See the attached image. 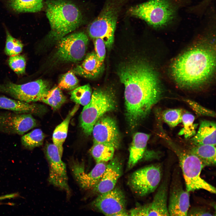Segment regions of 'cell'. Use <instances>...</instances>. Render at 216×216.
<instances>
[{
	"mask_svg": "<svg viewBox=\"0 0 216 216\" xmlns=\"http://www.w3.org/2000/svg\"><path fill=\"white\" fill-rule=\"evenodd\" d=\"M92 133L94 143H101L117 148L120 136L116 123L109 116H103L96 122Z\"/></svg>",
	"mask_w": 216,
	"mask_h": 216,
	"instance_id": "cell-14",
	"label": "cell"
},
{
	"mask_svg": "<svg viewBox=\"0 0 216 216\" xmlns=\"http://www.w3.org/2000/svg\"><path fill=\"white\" fill-rule=\"evenodd\" d=\"M215 50L208 42H202L181 53L171 64V75L182 88L200 89L213 76L216 66Z\"/></svg>",
	"mask_w": 216,
	"mask_h": 216,
	"instance_id": "cell-2",
	"label": "cell"
},
{
	"mask_svg": "<svg viewBox=\"0 0 216 216\" xmlns=\"http://www.w3.org/2000/svg\"><path fill=\"white\" fill-rule=\"evenodd\" d=\"M189 192L183 189L178 178L172 180L168 209L169 215L187 216L190 207Z\"/></svg>",
	"mask_w": 216,
	"mask_h": 216,
	"instance_id": "cell-16",
	"label": "cell"
},
{
	"mask_svg": "<svg viewBox=\"0 0 216 216\" xmlns=\"http://www.w3.org/2000/svg\"><path fill=\"white\" fill-rule=\"evenodd\" d=\"M210 0H206L205 1L206 2H209V1Z\"/></svg>",
	"mask_w": 216,
	"mask_h": 216,
	"instance_id": "cell-38",
	"label": "cell"
},
{
	"mask_svg": "<svg viewBox=\"0 0 216 216\" xmlns=\"http://www.w3.org/2000/svg\"><path fill=\"white\" fill-rule=\"evenodd\" d=\"M184 101L198 115L214 117L215 116V112L211 110L204 107L195 101L186 99Z\"/></svg>",
	"mask_w": 216,
	"mask_h": 216,
	"instance_id": "cell-35",
	"label": "cell"
},
{
	"mask_svg": "<svg viewBox=\"0 0 216 216\" xmlns=\"http://www.w3.org/2000/svg\"><path fill=\"white\" fill-rule=\"evenodd\" d=\"M216 125L214 122L201 121L197 132L190 141L193 146L210 145L216 146Z\"/></svg>",
	"mask_w": 216,
	"mask_h": 216,
	"instance_id": "cell-21",
	"label": "cell"
},
{
	"mask_svg": "<svg viewBox=\"0 0 216 216\" xmlns=\"http://www.w3.org/2000/svg\"><path fill=\"white\" fill-rule=\"evenodd\" d=\"M150 135L141 132H137L134 135L129 148V156L128 166L129 169L133 167L142 158Z\"/></svg>",
	"mask_w": 216,
	"mask_h": 216,
	"instance_id": "cell-22",
	"label": "cell"
},
{
	"mask_svg": "<svg viewBox=\"0 0 216 216\" xmlns=\"http://www.w3.org/2000/svg\"><path fill=\"white\" fill-rule=\"evenodd\" d=\"M215 146L210 145L193 146L188 151L197 157L204 167L214 166L216 165Z\"/></svg>",
	"mask_w": 216,
	"mask_h": 216,
	"instance_id": "cell-25",
	"label": "cell"
},
{
	"mask_svg": "<svg viewBox=\"0 0 216 216\" xmlns=\"http://www.w3.org/2000/svg\"><path fill=\"white\" fill-rule=\"evenodd\" d=\"M187 215L190 216H213L210 211L202 208H194L188 211Z\"/></svg>",
	"mask_w": 216,
	"mask_h": 216,
	"instance_id": "cell-37",
	"label": "cell"
},
{
	"mask_svg": "<svg viewBox=\"0 0 216 216\" xmlns=\"http://www.w3.org/2000/svg\"><path fill=\"white\" fill-rule=\"evenodd\" d=\"M37 125L32 115L14 112H0V132L22 135Z\"/></svg>",
	"mask_w": 216,
	"mask_h": 216,
	"instance_id": "cell-13",
	"label": "cell"
},
{
	"mask_svg": "<svg viewBox=\"0 0 216 216\" xmlns=\"http://www.w3.org/2000/svg\"><path fill=\"white\" fill-rule=\"evenodd\" d=\"M79 86V80L72 71L63 74L61 77L58 86L60 88L73 90Z\"/></svg>",
	"mask_w": 216,
	"mask_h": 216,
	"instance_id": "cell-34",
	"label": "cell"
},
{
	"mask_svg": "<svg viewBox=\"0 0 216 216\" xmlns=\"http://www.w3.org/2000/svg\"><path fill=\"white\" fill-rule=\"evenodd\" d=\"M95 52L99 60L104 62L106 54V46L103 40L100 38L93 39Z\"/></svg>",
	"mask_w": 216,
	"mask_h": 216,
	"instance_id": "cell-36",
	"label": "cell"
},
{
	"mask_svg": "<svg viewBox=\"0 0 216 216\" xmlns=\"http://www.w3.org/2000/svg\"><path fill=\"white\" fill-rule=\"evenodd\" d=\"M122 173V165L117 158L110 161L100 179L93 188L94 192L99 194L107 192L115 188Z\"/></svg>",
	"mask_w": 216,
	"mask_h": 216,
	"instance_id": "cell-18",
	"label": "cell"
},
{
	"mask_svg": "<svg viewBox=\"0 0 216 216\" xmlns=\"http://www.w3.org/2000/svg\"><path fill=\"white\" fill-rule=\"evenodd\" d=\"M45 137L44 134L41 129H36L22 136L21 142L24 147L32 150L41 146Z\"/></svg>",
	"mask_w": 216,
	"mask_h": 216,
	"instance_id": "cell-28",
	"label": "cell"
},
{
	"mask_svg": "<svg viewBox=\"0 0 216 216\" xmlns=\"http://www.w3.org/2000/svg\"><path fill=\"white\" fill-rule=\"evenodd\" d=\"M49 88L48 82L41 79L22 84L15 83L9 80L0 83V92L28 103L40 101L43 95Z\"/></svg>",
	"mask_w": 216,
	"mask_h": 216,
	"instance_id": "cell-9",
	"label": "cell"
},
{
	"mask_svg": "<svg viewBox=\"0 0 216 216\" xmlns=\"http://www.w3.org/2000/svg\"><path fill=\"white\" fill-rule=\"evenodd\" d=\"M118 74L124 87L126 119L130 127L134 128L161 99L162 89L155 70L143 61L125 64Z\"/></svg>",
	"mask_w": 216,
	"mask_h": 216,
	"instance_id": "cell-1",
	"label": "cell"
},
{
	"mask_svg": "<svg viewBox=\"0 0 216 216\" xmlns=\"http://www.w3.org/2000/svg\"><path fill=\"white\" fill-rule=\"evenodd\" d=\"M5 31L6 41L4 53L9 56L20 54L22 51L23 44L20 40L14 37L6 28Z\"/></svg>",
	"mask_w": 216,
	"mask_h": 216,
	"instance_id": "cell-31",
	"label": "cell"
},
{
	"mask_svg": "<svg viewBox=\"0 0 216 216\" xmlns=\"http://www.w3.org/2000/svg\"><path fill=\"white\" fill-rule=\"evenodd\" d=\"M66 101V98L61 89L54 86L42 95L40 101L50 106L54 110L59 109Z\"/></svg>",
	"mask_w": 216,
	"mask_h": 216,
	"instance_id": "cell-26",
	"label": "cell"
},
{
	"mask_svg": "<svg viewBox=\"0 0 216 216\" xmlns=\"http://www.w3.org/2000/svg\"><path fill=\"white\" fill-rule=\"evenodd\" d=\"M116 106L111 91L102 89L94 90L90 102L84 106L80 117V127L85 134L90 135L97 120L106 113L114 110Z\"/></svg>",
	"mask_w": 216,
	"mask_h": 216,
	"instance_id": "cell-7",
	"label": "cell"
},
{
	"mask_svg": "<svg viewBox=\"0 0 216 216\" xmlns=\"http://www.w3.org/2000/svg\"><path fill=\"white\" fill-rule=\"evenodd\" d=\"M7 7L18 13H35L40 11L43 0H5Z\"/></svg>",
	"mask_w": 216,
	"mask_h": 216,
	"instance_id": "cell-24",
	"label": "cell"
},
{
	"mask_svg": "<svg viewBox=\"0 0 216 216\" xmlns=\"http://www.w3.org/2000/svg\"><path fill=\"white\" fill-rule=\"evenodd\" d=\"M123 2L124 0H107L100 14L87 28L89 36L102 39L109 50L114 43L118 17Z\"/></svg>",
	"mask_w": 216,
	"mask_h": 216,
	"instance_id": "cell-5",
	"label": "cell"
},
{
	"mask_svg": "<svg viewBox=\"0 0 216 216\" xmlns=\"http://www.w3.org/2000/svg\"><path fill=\"white\" fill-rule=\"evenodd\" d=\"M8 63L11 69L17 75L21 76L25 74L26 61L24 55L19 54L10 56Z\"/></svg>",
	"mask_w": 216,
	"mask_h": 216,
	"instance_id": "cell-32",
	"label": "cell"
},
{
	"mask_svg": "<svg viewBox=\"0 0 216 216\" xmlns=\"http://www.w3.org/2000/svg\"><path fill=\"white\" fill-rule=\"evenodd\" d=\"M0 109L6 110L21 114L39 115L44 112L40 105L28 103L4 95H0Z\"/></svg>",
	"mask_w": 216,
	"mask_h": 216,
	"instance_id": "cell-20",
	"label": "cell"
},
{
	"mask_svg": "<svg viewBox=\"0 0 216 216\" xmlns=\"http://www.w3.org/2000/svg\"><path fill=\"white\" fill-rule=\"evenodd\" d=\"M167 182H162L152 201L132 209L128 213L132 216H169L167 206Z\"/></svg>",
	"mask_w": 216,
	"mask_h": 216,
	"instance_id": "cell-15",
	"label": "cell"
},
{
	"mask_svg": "<svg viewBox=\"0 0 216 216\" xmlns=\"http://www.w3.org/2000/svg\"><path fill=\"white\" fill-rule=\"evenodd\" d=\"M84 58L82 63L74 68L72 71L75 74L88 79L98 76L104 70V62L99 60L95 52L87 53Z\"/></svg>",
	"mask_w": 216,
	"mask_h": 216,
	"instance_id": "cell-19",
	"label": "cell"
},
{
	"mask_svg": "<svg viewBox=\"0 0 216 216\" xmlns=\"http://www.w3.org/2000/svg\"><path fill=\"white\" fill-rule=\"evenodd\" d=\"M45 152L49 164V183L69 193L66 165L62 160L58 148L53 143H47L45 147Z\"/></svg>",
	"mask_w": 216,
	"mask_h": 216,
	"instance_id": "cell-12",
	"label": "cell"
},
{
	"mask_svg": "<svg viewBox=\"0 0 216 216\" xmlns=\"http://www.w3.org/2000/svg\"><path fill=\"white\" fill-rule=\"evenodd\" d=\"M115 148L101 143H94L90 153L96 163L106 162L111 160L114 154Z\"/></svg>",
	"mask_w": 216,
	"mask_h": 216,
	"instance_id": "cell-27",
	"label": "cell"
},
{
	"mask_svg": "<svg viewBox=\"0 0 216 216\" xmlns=\"http://www.w3.org/2000/svg\"><path fill=\"white\" fill-rule=\"evenodd\" d=\"M106 162L96 164L89 172L85 171L84 166L78 161H74L71 168L74 178L80 187L84 190L93 188L99 182L106 169Z\"/></svg>",
	"mask_w": 216,
	"mask_h": 216,
	"instance_id": "cell-17",
	"label": "cell"
},
{
	"mask_svg": "<svg viewBox=\"0 0 216 216\" xmlns=\"http://www.w3.org/2000/svg\"><path fill=\"white\" fill-rule=\"evenodd\" d=\"M92 94L89 84L78 86L70 93V99L76 104L85 106L90 102Z\"/></svg>",
	"mask_w": 216,
	"mask_h": 216,
	"instance_id": "cell-29",
	"label": "cell"
},
{
	"mask_svg": "<svg viewBox=\"0 0 216 216\" xmlns=\"http://www.w3.org/2000/svg\"><path fill=\"white\" fill-rule=\"evenodd\" d=\"M182 111L180 109H170L163 112L162 117L168 125L174 127L182 122Z\"/></svg>",
	"mask_w": 216,
	"mask_h": 216,
	"instance_id": "cell-33",
	"label": "cell"
},
{
	"mask_svg": "<svg viewBox=\"0 0 216 216\" xmlns=\"http://www.w3.org/2000/svg\"><path fill=\"white\" fill-rule=\"evenodd\" d=\"M92 206L106 216H127L124 195L119 188L100 194L92 202Z\"/></svg>",
	"mask_w": 216,
	"mask_h": 216,
	"instance_id": "cell-11",
	"label": "cell"
},
{
	"mask_svg": "<svg viewBox=\"0 0 216 216\" xmlns=\"http://www.w3.org/2000/svg\"><path fill=\"white\" fill-rule=\"evenodd\" d=\"M162 176L161 166L159 164L152 165L134 172L130 176L128 183L135 194L143 196L154 191Z\"/></svg>",
	"mask_w": 216,
	"mask_h": 216,
	"instance_id": "cell-10",
	"label": "cell"
},
{
	"mask_svg": "<svg viewBox=\"0 0 216 216\" xmlns=\"http://www.w3.org/2000/svg\"><path fill=\"white\" fill-rule=\"evenodd\" d=\"M88 42V37L83 32L66 35L58 41L55 58L62 62L80 61L86 55Z\"/></svg>",
	"mask_w": 216,
	"mask_h": 216,
	"instance_id": "cell-8",
	"label": "cell"
},
{
	"mask_svg": "<svg viewBox=\"0 0 216 216\" xmlns=\"http://www.w3.org/2000/svg\"><path fill=\"white\" fill-rule=\"evenodd\" d=\"M46 13L51 30L46 38L49 41L58 42L83 23L81 10L68 0H47Z\"/></svg>",
	"mask_w": 216,
	"mask_h": 216,
	"instance_id": "cell-3",
	"label": "cell"
},
{
	"mask_svg": "<svg viewBox=\"0 0 216 216\" xmlns=\"http://www.w3.org/2000/svg\"><path fill=\"white\" fill-rule=\"evenodd\" d=\"M168 142L178 158L184 180L186 190L189 192L203 189L212 193H216L214 187L200 176L203 164L196 156L175 144Z\"/></svg>",
	"mask_w": 216,
	"mask_h": 216,
	"instance_id": "cell-6",
	"label": "cell"
},
{
	"mask_svg": "<svg viewBox=\"0 0 216 216\" xmlns=\"http://www.w3.org/2000/svg\"><path fill=\"white\" fill-rule=\"evenodd\" d=\"M195 118L194 116L189 112L183 113L182 122L183 127L178 132V135L183 136L186 139H189L196 134L198 124L194 123Z\"/></svg>",
	"mask_w": 216,
	"mask_h": 216,
	"instance_id": "cell-30",
	"label": "cell"
},
{
	"mask_svg": "<svg viewBox=\"0 0 216 216\" xmlns=\"http://www.w3.org/2000/svg\"><path fill=\"white\" fill-rule=\"evenodd\" d=\"M79 107V104H76L69 111L66 118L56 127L52 135L53 143L58 148L61 157L63 152V145L67 136L70 120L77 112Z\"/></svg>",
	"mask_w": 216,
	"mask_h": 216,
	"instance_id": "cell-23",
	"label": "cell"
},
{
	"mask_svg": "<svg viewBox=\"0 0 216 216\" xmlns=\"http://www.w3.org/2000/svg\"><path fill=\"white\" fill-rule=\"evenodd\" d=\"M179 5L175 0H149L131 7L128 12L153 27L160 28L173 22Z\"/></svg>",
	"mask_w": 216,
	"mask_h": 216,
	"instance_id": "cell-4",
	"label": "cell"
}]
</instances>
